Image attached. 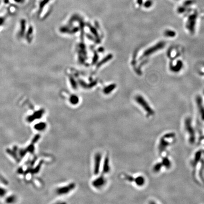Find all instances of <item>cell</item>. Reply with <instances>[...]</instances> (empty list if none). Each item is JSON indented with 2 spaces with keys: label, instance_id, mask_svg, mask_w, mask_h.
<instances>
[{
  "label": "cell",
  "instance_id": "cell-11",
  "mask_svg": "<svg viewBox=\"0 0 204 204\" xmlns=\"http://www.w3.org/2000/svg\"><path fill=\"white\" fill-rule=\"evenodd\" d=\"M169 145L170 143L165 139V138L164 137H162L160 139L159 145L158 146V149L159 152L160 153H162L166 149V148H167V147Z\"/></svg>",
  "mask_w": 204,
  "mask_h": 204
},
{
  "label": "cell",
  "instance_id": "cell-21",
  "mask_svg": "<svg viewBox=\"0 0 204 204\" xmlns=\"http://www.w3.org/2000/svg\"><path fill=\"white\" fill-rule=\"evenodd\" d=\"M7 190L3 187L0 186V197H4L7 195Z\"/></svg>",
  "mask_w": 204,
  "mask_h": 204
},
{
  "label": "cell",
  "instance_id": "cell-22",
  "mask_svg": "<svg viewBox=\"0 0 204 204\" xmlns=\"http://www.w3.org/2000/svg\"><path fill=\"white\" fill-rule=\"evenodd\" d=\"M194 1L193 0H187L185 1H184L183 3V5L187 7L188 6H190L191 5L194 3Z\"/></svg>",
  "mask_w": 204,
  "mask_h": 204
},
{
  "label": "cell",
  "instance_id": "cell-26",
  "mask_svg": "<svg viewBox=\"0 0 204 204\" xmlns=\"http://www.w3.org/2000/svg\"><path fill=\"white\" fill-rule=\"evenodd\" d=\"M17 3H23L25 0H14Z\"/></svg>",
  "mask_w": 204,
  "mask_h": 204
},
{
  "label": "cell",
  "instance_id": "cell-7",
  "mask_svg": "<svg viewBox=\"0 0 204 204\" xmlns=\"http://www.w3.org/2000/svg\"><path fill=\"white\" fill-rule=\"evenodd\" d=\"M102 155L100 153H97L94 156V173L95 175H98L100 171L102 162Z\"/></svg>",
  "mask_w": 204,
  "mask_h": 204
},
{
  "label": "cell",
  "instance_id": "cell-5",
  "mask_svg": "<svg viewBox=\"0 0 204 204\" xmlns=\"http://www.w3.org/2000/svg\"><path fill=\"white\" fill-rule=\"evenodd\" d=\"M107 180L104 176V174L99 176L92 181V185L96 189H100L103 188L106 183Z\"/></svg>",
  "mask_w": 204,
  "mask_h": 204
},
{
  "label": "cell",
  "instance_id": "cell-15",
  "mask_svg": "<svg viewBox=\"0 0 204 204\" xmlns=\"http://www.w3.org/2000/svg\"><path fill=\"white\" fill-rule=\"evenodd\" d=\"M162 164L163 166H165V167L167 169L170 168L171 166V163L170 160L168 159L167 157L163 158L162 160Z\"/></svg>",
  "mask_w": 204,
  "mask_h": 204
},
{
  "label": "cell",
  "instance_id": "cell-8",
  "mask_svg": "<svg viewBox=\"0 0 204 204\" xmlns=\"http://www.w3.org/2000/svg\"><path fill=\"white\" fill-rule=\"evenodd\" d=\"M165 46V43L164 41H161L159 43H158L155 46H153L152 47L147 50L145 52V55H148L151 54L154 52H156L159 50H161L162 48H164Z\"/></svg>",
  "mask_w": 204,
  "mask_h": 204
},
{
  "label": "cell",
  "instance_id": "cell-12",
  "mask_svg": "<svg viewBox=\"0 0 204 204\" xmlns=\"http://www.w3.org/2000/svg\"><path fill=\"white\" fill-rule=\"evenodd\" d=\"M47 128V124L46 122L42 121L36 123L34 126V128L36 131L39 132H42L45 131Z\"/></svg>",
  "mask_w": 204,
  "mask_h": 204
},
{
  "label": "cell",
  "instance_id": "cell-17",
  "mask_svg": "<svg viewBox=\"0 0 204 204\" xmlns=\"http://www.w3.org/2000/svg\"><path fill=\"white\" fill-rule=\"evenodd\" d=\"M165 36L167 37H173L176 36V33L175 31L171 30H166L164 32Z\"/></svg>",
  "mask_w": 204,
  "mask_h": 204
},
{
  "label": "cell",
  "instance_id": "cell-23",
  "mask_svg": "<svg viewBox=\"0 0 204 204\" xmlns=\"http://www.w3.org/2000/svg\"><path fill=\"white\" fill-rule=\"evenodd\" d=\"M187 10V7H185L183 5V6L179 7L177 9V12L179 13H183L186 12Z\"/></svg>",
  "mask_w": 204,
  "mask_h": 204
},
{
  "label": "cell",
  "instance_id": "cell-14",
  "mask_svg": "<svg viewBox=\"0 0 204 204\" xmlns=\"http://www.w3.org/2000/svg\"><path fill=\"white\" fill-rule=\"evenodd\" d=\"M183 66V63L181 61L178 60L175 66L171 67V70L174 72H179L182 69Z\"/></svg>",
  "mask_w": 204,
  "mask_h": 204
},
{
  "label": "cell",
  "instance_id": "cell-20",
  "mask_svg": "<svg viewBox=\"0 0 204 204\" xmlns=\"http://www.w3.org/2000/svg\"><path fill=\"white\" fill-rule=\"evenodd\" d=\"M123 175L124 178L126 180H127L128 181L130 182H133L134 180V177H133V176L130 175H128V174H127L126 173L123 174Z\"/></svg>",
  "mask_w": 204,
  "mask_h": 204
},
{
  "label": "cell",
  "instance_id": "cell-16",
  "mask_svg": "<svg viewBox=\"0 0 204 204\" xmlns=\"http://www.w3.org/2000/svg\"><path fill=\"white\" fill-rule=\"evenodd\" d=\"M49 0H43L42 1H41L40 2V4H39V10H38V15L39 16H40V14H41L42 12L44 9V6H45V5H46V4L47 3Z\"/></svg>",
  "mask_w": 204,
  "mask_h": 204
},
{
  "label": "cell",
  "instance_id": "cell-25",
  "mask_svg": "<svg viewBox=\"0 0 204 204\" xmlns=\"http://www.w3.org/2000/svg\"><path fill=\"white\" fill-rule=\"evenodd\" d=\"M151 5H152V1L150 0H148L145 3V6L147 8L151 6Z\"/></svg>",
  "mask_w": 204,
  "mask_h": 204
},
{
  "label": "cell",
  "instance_id": "cell-9",
  "mask_svg": "<svg viewBox=\"0 0 204 204\" xmlns=\"http://www.w3.org/2000/svg\"><path fill=\"white\" fill-rule=\"evenodd\" d=\"M196 103L202 120H204V106L201 97L197 96L196 98Z\"/></svg>",
  "mask_w": 204,
  "mask_h": 204
},
{
  "label": "cell",
  "instance_id": "cell-18",
  "mask_svg": "<svg viewBox=\"0 0 204 204\" xmlns=\"http://www.w3.org/2000/svg\"><path fill=\"white\" fill-rule=\"evenodd\" d=\"M6 18L5 17H0V34L2 30L4 28V25L5 24Z\"/></svg>",
  "mask_w": 204,
  "mask_h": 204
},
{
  "label": "cell",
  "instance_id": "cell-3",
  "mask_svg": "<svg viewBox=\"0 0 204 204\" xmlns=\"http://www.w3.org/2000/svg\"><path fill=\"white\" fill-rule=\"evenodd\" d=\"M197 13L196 12H194L190 15L188 18V21L186 24V27L189 31L191 33L193 34L195 32V26L196 24L197 19Z\"/></svg>",
  "mask_w": 204,
  "mask_h": 204
},
{
  "label": "cell",
  "instance_id": "cell-10",
  "mask_svg": "<svg viewBox=\"0 0 204 204\" xmlns=\"http://www.w3.org/2000/svg\"><path fill=\"white\" fill-rule=\"evenodd\" d=\"M111 170L110 165V159L108 155H106L104 158V160L103 164L102 172L103 174H106L108 173Z\"/></svg>",
  "mask_w": 204,
  "mask_h": 204
},
{
  "label": "cell",
  "instance_id": "cell-2",
  "mask_svg": "<svg viewBox=\"0 0 204 204\" xmlns=\"http://www.w3.org/2000/svg\"><path fill=\"white\" fill-rule=\"evenodd\" d=\"M185 128L189 137V141L193 144L195 141V133L191 125V120L190 118H186L184 122Z\"/></svg>",
  "mask_w": 204,
  "mask_h": 204
},
{
  "label": "cell",
  "instance_id": "cell-4",
  "mask_svg": "<svg viewBox=\"0 0 204 204\" xmlns=\"http://www.w3.org/2000/svg\"><path fill=\"white\" fill-rule=\"evenodd\" d=\"M137 101L139 105L144 109L145 111L147 113L148 116H152L154 114V111L143 97L141 96L138 97L137 98Z\"/></svg>",
  "mask_w": 204,
  "mask_h": 204
},
{
  "label": "cell",
  "instance_id": "cell-6",
  "mask_svg": "<svg viewBox=\"0 0 204 204\" xmlns=\"http://www.w3.org/2000/svg\"><path fill=\"white\" fill-rule=\"evenodd\" d=\"M76 187V185L74 182H72L69 184L60 187L57 189V192L60 195H66L73 191Z\"/></svg>",
  "mask_w": 204,
  "mask_h": 204
},
{
  "label": "cell",
  "instance_id": "cell-13",
  "mask_svg": "<svg viewBox=\"0 0 204 204\" xmlns=\"http://www.w3.org/2000/svg\"><path fill=\"white\" fill-rule=\"evenodd\" d=\"M133 182H134L138 186H143L145 182V179L142 176H138L134 178Z\"/></svg>",
  "mask_w": 204,
  "mask_h": 204
},
{
  "label": "cell",
  "instance_id": "cell-1",
  "mask_svg": "<svg viewBox=\"0 0 204 204\" xmlns=\"http://www.w3.org/2000/svg\"><path fill=\"white\" fill-rule=\"evenodd\" d=\"M35 29L34 26L24 19L22 20L17 26L16 37L20 42L26 44H31L34 39Z\"/></svg>",
  "mask_w": 204,
  "mask_h": 204
},
{
  "label": "cell",
  "instance_id": "cell-24",
  "mask_svg": "<svg viewBox=\"0 0 204 204\" xmlns=\"http://www.w3.org/2000/svg\"><path fill=\"white\" fill-rule=\"evenodd\" d=\"M201 152H197L196 153V155L195 157V158H194V161H195V163H194L195 164L197 163L196 162H197L199 160L200 157H201Z\"/></svg>",
  "mask_w": 204,
  "mask_h": 204
},
{
  "label": "cell",
  "instance_id": "cell-19",
  "mask_svg": "<svg viewBox=\"0 0 204 204\" xmlns=\"http://www.w3.org/2000/svg\"><path fill=\"white\" fill-rule=\"evenodd\" d=\"M163 165L161 163H158L156 164L153 167V171L155 172H158L160 171L161 168L162 167Z\"/></svg>",
  "mask_w": 204,
  "mask_h": 204
}]
</instances>
